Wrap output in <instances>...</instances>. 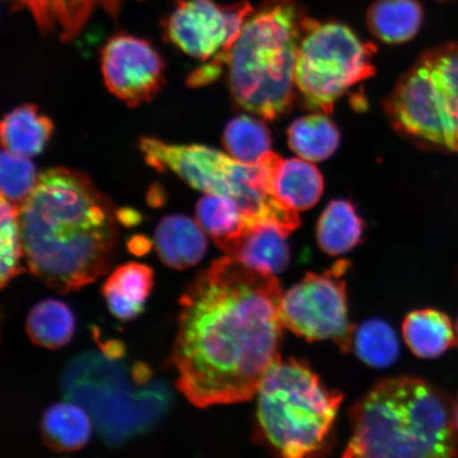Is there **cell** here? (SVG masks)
Wrapping results in <instances>:
<instances>
[{"mask_svg":"<svg viewBox=\"0 0 458 458\" xmlns=\"http://www.w3.org/2000/svg\"><path fill=\"white\" fill-rule=\"evenodd\" d=\"M284 292L275 275L227 256L181 296L172 363L176 387L199 409L250 400L280 356Z\"/></svg>","mask_w":458,"mask_h":458,"instance_id":"obj_1","label":"cell"},{"mask_svg":"<svg viewBox=\"0 0 458 458\" xmlns=\"http://www.w3.org/2000/svg\"><path fill=\"white\" fill-rule=\"evenodd\" d=\"M117 221L111 199L83 172H43L20 208L29 270L62 294L95 282L116 256Z\"/></svg>","mask_w":458,"mask_h":458,"instance_id":"obj_2","label":"cell"},{"mask_svg":"<svg viewBox=\"0 0 458 458\" xmlns=\"http://www.w3.org/2000/svg\"><path fill=\"white\" fill-rule=\"evenodd\" d=\"M345 457H456L454 400L418 377L377 383L351 410Z\"/></svg>","mask_w":458,"mask_h":458,"instance_id":"obj_3","label":"cell"},{"mask_svg":"<svg viewBox=\"0 0 458 458\" xmlns=\"http://www.w3.org/2000/svg\"><path fill=\"white\" fill-rule=\"evenodd\" d=\"M294 0H266L246 19L228 56L229 89L240 107L274 120L295 100V68L309 21Z\"/></svg>","mask_w":458,"mask_h":458,"instance_id":"obj_4","label":"cell"},{"mask_svg":"<svg viewBox=\"0 0 458 458\" xmlns=\"http://www.w3.org/2000/svg\"><path fill=\"white\" fill-rule=\"evenodd\" d=\"M257 394L258 425L273 450L288 458L324 450L343 401L340 392L326 388L306 364L279 357Z\"/></svg>","mask_w":458,"mask_h":458,"instance_id":"obj_5","label":"cell"},{"mask_svg":"<svg viewBox=\"0 0 458 458\" xmlns=\"http://www.w3.org/2000/svg\"><path fill=\"white\" fill-rule=\"evenodd\" d=\"M140 148L152 168L171 171L197 191L233 199L246 225L283 222L288 216V206L273 192L267 157L245 164L213 148L174 145L153 137H143Z\"/></svg>","mask_w":458,"mask_h":458,"instance_id":"obj_6","label":"cell"},{"mask_svg":"<svg viewBox=\"0 0 458 458\" xmlns=\"http://www.w3.org/2000/svg\"><path fill=\"white\" fill-rule=\"evenodd\" d=\"M385 107L393 127L416 145L458 153V43L422 54Z\"/></svg>","mask_w":458,"mask_h":458,"instance_id":"obj_7","label":"cell"},{"mask_svg":"<svg viewBox=\"0 0 458 458\" xmlns=\"http://www.w3.org/2000/svg\"><path fill=\"white\" fill-rule=\"evenodd\" d=\"M117 360L85 353L68 366L63 377L66 396L93 415L101 437L111 445L152 428L170 403L163 385L134 392Z\"/></svg>","mask_w":458,"mask_h":458,"instance_id":"obj_8","label":"cell"},{"mask_svg":"<svg viewBox=\"0 0 458 458\" xmlns=\"http://www.w3.org/2000/svg\"><path fill=\"white\" fill-rule=\"evenodd\" d=\"M376 47L364 43L341 22L310 20L300 46L295 68L296 90L308 108L326 114L352 86L375 72Z\"/></svg>","mask_w":458,"mask_h":458,"instance_id":"obj_9","label":"cell"},{"mask_svg":"<svg viewBox=\"0 0 458 458\" xmlns=\"http://www.w3.org/2000/svg\"><path fill=\"white\" fill-rule=\"evenodd\" d=\"M253 11L248 2L222 5L216 0H176L162 21L164 37L182 53L208 62L221 73Z\"/></svg>","mask_w":458,"mask_h":458,"instance_id":"obj_10","label":"cell"},{"mask_svg":"<svg viewBox=\"0 0 458 458\" xmlns=\"http://www.w3.org/2000/svg\"><path fill=\"white\" fill-rule=\"evenodd\" d=\"M349 262L340 260L323 274L308 273L284 293L280 315L284 328L307 341L334 340L342 348L353 326L348 322L346 284Z\"/></svg>","mask_w":458,"mask_h":458,"instance_id":"obj_11","label":"cell"},{"mask_svg":"<svg viewBox=\"0 0 458 458\" xmlns=\"http://www.w3.org/2000/svg\"><path fill=\"white\" fill-rule=\"evenodd\" d=\"M101 70L108 90L125 105L150 102L165 83V64L146 39L119 33L101 53Z\"/></svg>","mask_w":458,"mask_h":458,"instance_id":"obj_12","label":"cell"},{"mask_svg":"<svg viewBox=\"0 0 458 458\" xmlns=\"http://www.w3.org/2000/svg\"><path fill=\"white\" fill-rule=\"evenodd\" d=\"M123 0H5L14 13L24 11L42 34H56L62 42L78 37L97 10L116 20Z\"/></svg>","mask_w":458,"mask_h":458,"instance_id":"obj_13","label":"cell"},{"mask_svg":"<svg viewBox=\"0 0 458 458\" xmlns=\"http://www.w3.org/2000/svg\"><path fill=\"white\" fill-rule=\"evenodd\" d=\"M289 234L275 223H258L244 229L223 251L245 266L276 275L289 265Z\"/></svg>","mask_w":458,"mask_h":458,"instance_id":"obj_14","label":"cell"},{"mask_svg":"<svg viewBox=\"0 0 458 458\" xmlns=\"http://www.w3.org/2000/svg\"><path fill=\"white\" fill-rule=\"evenodd\" d=\"M199 222L182 215L165 216L157 228L156 248L165 266L174 270L198 265L208 250V239Z\"/></svg>","mask_w":458,"mask_h":458,"instance_id":"obj_15","label":"cell"},{"mask_svg":"<svg viewBox=\"0 0 458 458\" xmlns=\"http://www.w3.org/2000/svg\"><path fill=\"white\" fill-rule=\"evenodd\" d=\"M154 284L150 267L130 262L120 266L102 286V295L114 318L127 322L145 309V302Z\"/></svg>","mask_w":458,"mask_h":458,"instance_id":"obj_16","label":"cell"},{"mask_svg":"<svg viewBox=\"0 0 458 458\" xmlns=\"http://www.w3.org/2000/svg\"><path fill=\"white\" fill-rule=\"evenodd\" d=\"M272 189L280 200L297 211L311 208L324 191V180L317 167L306 159L275 158Z\"/></svg>","mask_w":458,"mask_h":458,"instance_id":"obj_17","label":"cell"},{"mask_svg":"<svg viewBox=\"0 0 458 458\" xmlns=\"http://www.w3.org/2000/svg\"><path fill=\"white\" fill-rule=\"evenodd\" d=\"M53 120L34 105H22L5 114L2 123V142L5 150L32 157L41 153L53 136Z\"/></svg>","mask_w":458,"mask_h":458,"instance_id":"obj_18","label":"cell"},{"mask_svg":"<svg viewBox=\"0 0 458 458\" xmlns=\"http://www.w3.org/2000/svg\"><path fill=\"white\" fill-rule=\"evenodd\" d=\"M422 21L423 10L417 0H376L366 19L370 32L386 44L410 41Z\"/></svg>","mask_w":458,"mask_h":458,"instance_id":"obj_19","label":"cell"},{"mask_svg":"<svg viewBox=\"0 0 458 458\" xmlns=\"http://www.w3.org/2000/svg\"><path fill=\"white\" fill-rule=\"evenodd\" d=\"M403 329L406 345L422 359L442 356L456 341L450 318L433 309L410 313Z\"/></svg>","mask_w":458,"mask_h":458,"instance_id":"obj_20","label":"cell"},{"mask_svg":"<svg viewBox=\"0 0 458 458\" xmlns=\"http://www.w3.org/2000/svg\"><path fill=\"white\" fill-rule=\"evenodd\" d=\"M90 418L81 406L71 403H56L45 411L42 437L51 451L73 452L89 443Z\"/></svg>","mask_w":458,"mask_h":458,"instance_id":"obj_21","label":"cell"},{"mask_svg":"<svg viewBox=\"0 0 458 458\" xmlns=\"http://www.w3.org/2000/svg\"><path fill=\"white\" fill-rule=\"evenodd\" d=\"M363 231V220L352 203L346 199H335L319 217L318 242L326 254H346L359 244Z\"/></svg>","mask_w":458,"mask_h":458,"instance_id":"obj_22","label":"cell"},{"mask_svg":"<svg viewBox=\"0 0 458 458\" xmlns=\"http://www.w3.org/2000/svg\"><path fill=\"white\" fill-rule=\"evenodd\" d=\"M341 349L353 352L362 362L375 369L393 365L400 352L396 334L391 326L380 319L368 320L358 327L353 326Z\"/></svg>","mask_w":458,"mask_h":458,"instance_id":"obj_23","label":"cell"},{"mask_svg":"<svg viewBox=\"0 0 458 458\" xmlns=\"http://www.w3.org/2000/svg\"><path fill=\"white\" fill-rule=\"evenodd\" d=\"M289 146L308 162H322L339 147L340 131L326 114H313L295 120L288 130Z\"/></svg>","mask_w":458,"mask_h":458,"instance_id":"obj_24","label":"cell"},{"mask_svg":"<svg viewBox=\"0 0 458 458\" xmlns=\"http://www.w3.org/2000/svg\"><path fill=\"white\" fill-rule=\"evenodd\" d=\"M26 331L39 347L57 349L70 343L74 332L73 314L64 302L46 300L28 315Z\"/></svg>","mask_w":458,"mask_h":458,"instance_id":"obj_25","label":"cell"},{"mask_svg":"<svg viewBox=\"0 0 458 458\" xmlns=\"http://www.w3.org/2000/svg\"><path fill=\"white\" fill-rule=\"evenodd\" d=\"M197 219L204 232L223 250L243 232L242 210L233 199L208 194L197 204Z\"/></svg>","mask_w":458,"mask_h":458,"instance_id":"obj_26","label":"cell"},{"mask_svg":"<svg viewBox=\"0 0 458 458\" xmlns=\"http://www.w3.org/2000/svg\"><path fill=\"white\" fill-rule=\"evenodd\" d=\"M271 135L260 120L242 114L226 125L223 134L229 156L245 164H257L271 148Z\"/></svg>","mask_w":458,"mask_h":458,"instance_id":"obj_27","label":"cell"},{"mask_svg":"<svg viewBox=\"0 0 458 458\" xmlns=\"http://www.w3.org/2000/svg\"><path fill=\"white\" fill-rule=\"evenodd\" d=\"M2 229H0V246H2V286L7 284L17 275L24 272L21 266L22 248L20 225V209L17 205L2 196Z\"/></svg>","mask_w":458,"mask_h":458,"instance_id":"obj_28","label":"cell"},{"mask_svg":"<svg viewBox=\"0 0 458 458\" xmlns=\"http://www.w3.org/2000/svg\"><path fill=\"white\" fill-rule=\"evenodd\" d=\"M36 165L26 157L4 148L2 153V196L14 204H22L38 184Z\"/></svg>","mask_w":458,"mask_h":458,"instance_id":"obj_29","label":"cell"},{"mask_svg":"<svg viewBox=\"0 0 458 458\" xmlns=\"http://www.w3.org/2000/svg\"><path fill=\"white\" fill-rule=\"evenodd\" d=\"M128 248L131 254L143 256L152 248V242L145 236H134L130 239Z\"/></svg>","mask_w":458,"mask_h":458,"instance_id":"obj_30","label":"cell"},{"mask_svg":"<svg viewBox=\"0 0 458 458\" xmlns=\"http://www.w3.org/2000/svg\"><path fill=\"white\" fill-rule=\"evenodd\" d=\"M102 353L108 359L119 360L124 356L125 348L122 343L118 341H107L100 344Z\"/></svg>","mask_w":458,"mask_h":458,"instance_id":"obj_31","label":"cell"},{"mask_svg":"<svg viewBox=\"0 0 458 458\" xmlns=\"http://www.w3.org/2000/svg\"><path fill=\"white\" fill-rule=\"evenodd\" d=\"M131 377L135 381L137 386H145L152 379V371L148 368L147 365L139 363L135 364L134 368L131 371Z\"/></svg>","mask_w":458,"mask_h":458,"instance_id":"obj_32","label":"cell"},{"mask_svg":"<svg viewBox=\"0 0 458 458\" xmlns=\"http://www.w3.org/2000/svg\"><path fill=\"white\" fill-rule=\"evenodd\" d=\"M118 222L127 227L139 225L141 222V216L137 211L130 208L119 210L117 213Z\"/></svg>","mask_w":458,"mask_h":458,"instance_id":"obj_33","label":"cell"},{"mask_svg":"<svg viewBox=\"0 0 458 458\" xmlns=\"http://www.w3.org/2000/svg\"><path fill=\"white\" fill-rule=\"evenodd\" d=\"M454 414H455L456 426L458 428V394H457L456 399L454 400Z\"/></svg>","mask_w":458,"mask_h":458,"instance_id":"obj_34","label":"cell"},{"mask_svg":"<svg viewBox=\"0 0 458 458\" xmlns=\"http://www.w3.org/2000/svg\"><path fill=\"white\" fill-rule=\"evenodd\" d=\"M456 335H457V343H458V319L456 323Z\"/></svg>","mask_w":458,"mask_h":458,"instance_id":"obj_35","label":"cell"}]
</instances>
